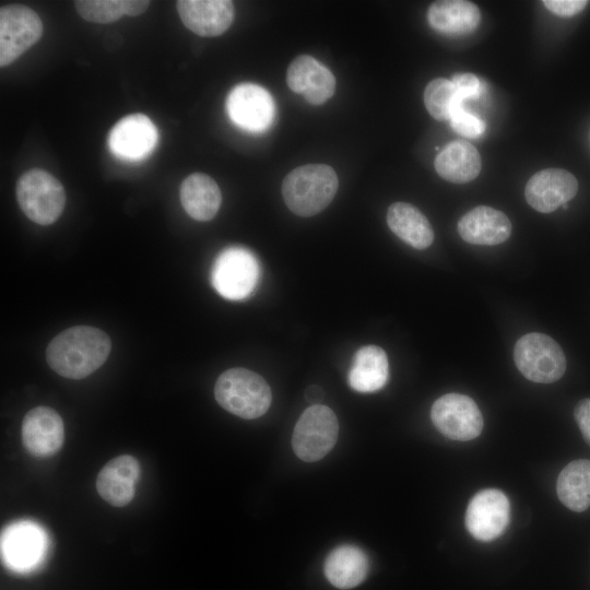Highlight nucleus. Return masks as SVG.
Here are the masks:
<instances>
[{
  "instance_id": "393cba45",
  "label": "nucleus",
  "mask_w": 590,
  "mask_h": 590,
  "mask_svg": "<svg viewBox=\"0 0 590 590\" xmlns=\"http://www.w3.org/2000/svg\"><path fill=\"white\" fill-rule=\"evenodd\" d=\"M389 228L415 249H425L434 240V231L426 216L414 205L394 202L387 211Z\"/></svg>"
},
{
  "instance_id": "c85d7f7f",
  "label": "nucleus",
  "mask_w": 590,
  "mask_h": 590,
  "mask_svg": "<svg viewBox=\"0 0 590 590\" xmlns=\"http://www.w3.org/2000/svg\"><path fill=\"white\" fill-rule=\"evenodd\" d=\"M450 125L453 131L467 138H477L485 131L484 121L463 108L455 113Z\"/></svg>"
},
{
  "instance_id": "bb28decb",
  "label": "nucleus",
  "mask_w": 590,
  "mask_h": 590,
  "mask_svg": "<svg viewBox=\"0 0 590 590\" xmlns=\"http://www.w3.org/2000/svg\"><path fill=\"white\" fill-rule=\"evenodd\" d=\"M424 104L429 115L437 120H450L455 113L463 108V101L453 83L445 78L434 79L426 85Z\"/></svg>"
},
{
  "instance_id": "4be33fe9",
  "label": "nucleus",
  "mask_w": 590,
  "mask_h": 590,
  "mask_svg": "<svg viewBox=\"0 0 590 590\" xmlns=\"http://www.w3.org/2000/svg\"><path fill=\"white\" fill-rule=\"evenodd\" d=\"M435 169L445 180L465 184L481 172V156L475 146L467 141L448 143L435 158Z\"/></svg>"
},
{
  "instance_id": "5701e85b",
  "label": "nucleus",
  "mask_w": 590,
  "mask_h": 590,
  "mask_svg": "<svg viewBox=\"0 0 590 590\" xmlns=\"http://www.w3.org/2000/svg\"><path fill=\"white\" fill-rule=\"evenodd\" d=\"M368 568V558L365 552L351 544L335 547L324 562L327 579L339 589H351L358 586L366 578Z\"/></svg>"
},
{
  "instance_id": "412c9836",
  "label": "nucleus",
  "mask_w": 590,
  "mask_h": 590,
  "mask_svg": "<svg viewBox=\"0 0 590 590\" xmlns=\"http://www.w3.org/2000/svg\"><path fill=\"white\" fill-rule=\"evenodd\" d=\"M427 21L437 32L462 35L473 32L481 22L476 4L464 0H441L430 4Z\"/></svg>"
},
{
  "instance_id": "1a4fd4ad",
  "label": "nucleus",
  "mask_w": 590,
  "mask_h": 590,
  "mask_svg": "<svg viewBox=\"0 0 590 590\" xmlns=\"http://www.w3.org/2000/svg\"><path fill=\"white\" fill-rule=\"evenodd\" d=\"M430 418L435 427L452 440L476 438L483 428L482 413L476 403L461 393H447L432 406Z\"/></svg>"
},
{
  "instance_id": "f03ea898",
  "label": "nucleus",
  "mask_w": 590,
  "mask_h": 590,
  "mask_svg": "<svg viewBox=\"0 0 590 590\" xmlns=\"http://www.w3.org/2000/svg\"><path fill=\"white\" fill-rule=\"evenodd\" d=\"M335 170L326 164H307L291 170L282 182L287 208L299 216H314L323 211L338 191Z\"/></svg>"
},
{
  "instance_id": "cd10ccee",
  "label": "nucleus",
  "mask_w": 590,
  "mask_h": 590,
  "mask_svg": "<svg viewBox=\"0 0 590 590\" xmlns=\"http://www.w3.org/2000/svg\"><path fill=\"white\" fill-rule=\"evenodd\" d=\"M74 7L81 17L94 23H111L126 15V0H79Z\"/></svg>"
},
{
  "instance_id": "2eb2a0df",
  "label": "nucleus",
  "mask_w": 590,
  "mask_h": 590,
  "mask_svg": "<svg viewBox=\"0 0 590 590\" xmlns=\"http://www.w3.org/2000/svg\"><path fill=\"white\" fill-rule=\"evenodd\" d=\"M47 547V538L34 522L11 524L1 538L2 556L5 563L17 570L30 569L42 559Z\"/></svg>"
},
{
  "instance_id": "f257e3e1",
  "label": "nucleus",
  "mask_w": 590,
  "mask_h": 590,
  "mask_svg": "<svg viewBox=\"0 0 590 590\" xmlns=\"http://www.w3.org/2000/svg\"><path fill=\"white\" fill-rule=\"evenodd\" d=\"M110 349V339L103 330L76 326L63 330L50 341L46 358L58 375L83 379L105 363Z\"/></svg>"
},
{
  "instance_id": "f8f14e48",
  "label": "nucleus",
  "mask_w": 590,
  "mask_h": 590,
  "mask_svg": "<svg viewBox=\"0 0 590 590\" xmlns=\"http://www.w3.org/2000/svg\"><path fill=\"white\" fill-rule=\"evenodd\" d=\"M158 133L152 120L143 114L121 118L109 131L108 146L118 157L138 161L155 148Z\"/></svg>"
},
{
  "instance_id": "ddd939ff",
  "label": "nucleus",
  "mask_w": 590,
  "mask_h": 590,
  "mask_svg": "<svg viewBox=\"0 0 590 590\" xmlns=\"http://www.w3.org/2000/svg\"><path fill=\"white\" fill-rule=\"evenodd\" d=\"M578 191L576 177L560 168L535 173L527 182L524 197L530 206L541 213H551L571 200Z\"/></svg>"
},
{
  "instance_id": "aec40b11",
  "label": "nucleus",
  "mask_w": 590,
  "mask_h": 590,
  "mask_svg": "<svg viewBox=\"0 0 590 590\" xmlns=\"http://www.w3.org/2000/svg\"><path fill=\"white\" fill-rule=\"evenodd\" d=\"M179 194L187 214L201 222L212 220L222 202L217 184L203 173H193L186 177L181 182Z\"/></svg>"
},
{
  "instance_id": "a211bd4d",
  "label": "nucleus",
  "mask_w": 590,
  "mask_h": 590,
  "mask_svg": "<svg viewBox=\"0 0 590 590\" xmlns=\"http://www.w3.org/2000/svg\"><path fill=\"white\" fill-rule=\"evenodd\" d=\"M140 476L139 461L130 455L108 461L96 479L99 496L115 507L127 506L133 498Z\"/></svg>"
},
{
  "instance_id": "20e7f679",
  "label": "nucleus",
  "mask_w": 590,
  "mask_h": 590,
  "mask_svg": "<svg viewBox=\"0 0 590 590\" xmlns=\"http://www.w3.org/2000/svg\"><path fill=\"white\" fill-rule=\"evenodd\" d=\"M15 194L24 214L39 225L56 222L66 205V192L61 182L39 168L30 169L19 178Z\"/></svg>"
},
{
  "instance_id": "7c9ffc66",
  "label": "nucleus",
  "mask_w": 590,
  "mask_h": 590,
  "mask_svg": "<svg viewBox=\"0 0 590 590\" xmlns=\"http://www.w3.org/2000/svg\"><path fill=\"white\" fill-rule=\"evenodd\" d=\"M543 4L554 14L568 17L581 12L588 4L585 0H544Z\"/></svg>"
},
{
  "instance_id": "39448f33",
  "label": "nucleus",
  "mask_w": 590,
  "mask_h": 590,
  "mask_svg": "<svg viewBox=\"0 0 590 590\" xmlns=\"http://www.w3.org/2000/svg\"><path fill=\"white\" fill-rule=\"evenodd\" d=\"M514 359L527 379L540 384H551L562 378L567 365L558 343L539 332L524 334L517 341Z\"/></svg>"
},
{
  "instance_id": "c756f323",
  "label": "nucleus",
  "mask_w": 590,
  "mask_h": 590,
  "mask_svg": "<svg viewBox=\"0 0 590 590\" xmlns=\"http://www.w3.org/2000/svg\"><path fill=\"white\" fill-rule=\"evenodd\" d=\"M451 82L463 102L479 99L484 91L481 80L472 73H457L452 75Z\"/></svg>"
},
{
  "instance_id": "9d476101",
  "label": "nucleus",
  "mask_w": 590,
  "mask_h": 590,
  "mask_svg": "<svg viewBox=\"0 0 590 590\" xmlns=\"http://www.w3.org/2000/svg\"><path fill=\"white\" fill-rule=\"evenodd\" d=\"M509 517L507 496L499 489L487 488L476 493L470 500L464 523L475 540L489 542L504 533Z\"/></svg>"
},
{
  "instance_id": "0eeeda50",
  "label": "nucleus",
  "mask_w": 590,
  "mask_h": 590,
  "mask_svg": "<svg viewBox=\"0 0 590 590\" xmlns=\"http://www.w3.org/2000/svg\"><path fill=\"white\" fill-rule=\"evenodd\" d=\"M211 279L213 287L221 296L233 300L243 299L258 283L259 264L249 250L231 247L216 257Z\"/></svg>"
},
{
  "instance_id": "7ed1b4c3",
  "label": "nucleus",
  "mask_w": 590,
  "mask_h": 590,
  "mask_svg": "<svg viewBox=\"0 0 590 590\" xmlns=\"http://www.w3.org/2000/svg\"><path fill=\"white\" fill-rule=\"evenodd\" d=\"M214 396L224 410L246 420L263 415L272 400L268 382L257 373L239 367L220 375Z\"/></svg>"
},
{
  "instance_id": "6ab92c4d",
  "label": "nucleus",
  "mask_w": 590,
  "mask_h": 590,
  "mask_svg": "<svg viewBox=\"0 0 590 590\" xmlns=\"http://www.w3.org/2000/svg\"><path fill=\"white\" fill-rule=\"evenodd\" d=\"M457 228L460 237L473 245H498L511 234V223L507 215L486 205L476 206L465 213L459 220Z\"/></svg>"
},
{
  "instance_id": "9b49d317",
  "label": "nucleus",
  "mask_w": 590,
  "mask_h": 590,
  "mask_svg": "<svg viewBox=\"0 0 590 590\" xmlns=\"http://www.w3.org/2000/svg\"><path fill=\"white\" fill-rule=\"evenodd\" d=\"M226 109L235 125L252 132L266 130L274 117L271 95L251 83L238 84L231 91Z\"/></svg>"
},
{
  "instance_id": "b1692460",
  "label": "nucleus",
  "mask_w": 590,
  "mask_h": 590,
  "mask_svg": "<svg viewBox=\"0 0 590 590\" xmlns=\"http://www.w3.org/2000/svg\"><path fill=\"white\" fill-rule=\"evenodd\" d=\"M389 377L386 352L377 345L361 347L354 355L349 371V384L358 392H375L381 389Z\"/></svg>"
},
{
  "instance_id": "72a5a7b5",
  "label": "nucleus",
  "mask_w": 590,
  "mask_h": 590,
  "mask_svg": "<svg viewBox=\"0 0 590 590\" xmlns=\"http://www.w3.org/2000/svg\"><path fill=\"white\" fill-rule=\"evenodd\" d=\"M324 392L321 387L317 385H311L305 390V399L311 403V405L320 404V401L323 399Z\"/></svg>"
},
{
  "instance_id": "f3484780",
  "label": "nucleus",
  "mask_w": 590,
  "mask_h": 590,
  "mask_svg": "<svg viewBox=\"0 0 590 590\" xmlns=\"http://www.w3.org/2000/svg\"><path fill=\"white\" fill-rule=\"evenodd\" d=\"M176 8L185 26L204 37L223 34L234 20V4L228 0H180Z\"/></svg>"
},
{
  "instance_id": "473e14b6",
  "label": "nucleus",
  "mask_w": 590,
  "mask_h": 590,
  "mask_svg": "<svg viewBox=\"0 0 590 590\" xmlns=\"http://www.w3.org/2000/svg\"><path fill=\"white\" fill-rule=\"evenodd\" d=\"M150 1L126 0V15L137 16L142 14L149 8Z\"/></svg>"
},
{
  "instance_id": "423d86ee",
  "label": "nucleus",
  "mask_w": 590,
  "mask_h": 590,
  "mask_svg": "<svg viewBox=\"0 0 590 590\" xmlns=\"http://www.w3.org/2000/svg\"><path fill=\"white\" fill-rule=\"evenodd\" d=\"M338 433L339 423L334 412L322 404L310 405L294 427L293 450L303 461H318L334 447Z\"/></svg>"
},
{
  "instance_id": "a878e982",
  "label": "nucleus",
  "mask_w": 590,
  "mask_h": 590,
  "mask_svg": "<svg viewBox=\"0 0 590 590\" xmlns=\"http://www.w3.org/2000/svg\"><path fill=\"white\" fill-rule=\"evenodd\" d=\"M559 500L570 510L581 512L590 506V460L579 459L568 463L556 483Z\"/></svg>"
},
{
  "instance_id": "6e6552de",
  "label": "nucleus",
  "mask_w": 590,
  "mask_h": 590,
  "mask_svg": "<svg viewBox=\"0 0 590 590\" xmlns=\"http://www.w3.org/2000/svg\"><path fill=\"white\" fill-rule=\"evenodd\" d=\"M38 14L23 4L0 8V67H7L34 46L42 37Z\"/></svg>"
},
{
  "instance_id": "2f4dec72",
  "label": "nucleus",
  "mask_w": 590,
  "mask_h": 590,
  "mask_svg": "<svg viewBox=\"0 0 590 590\" xmlns=\"http://www.w3.org/2000/svg\"><path fill=\"white\" fill-rule=\"evenodd\" d=\"M574 414L583 439L590 446V399L579 401Z\"/></svg>"
},
{
  "instance_id": "4468645a",
  "label": "nucleus",
  "mask_w": 590,
  "mask_h": 590,
  "mask_svg": "<svg viewBox=\"0 0 590 590\" xmlns=\"http://www.w3.org/2000/svg\"><path fill=\"white\" fill-rule=\"evenodd\" d=\"M22 441L26 450L38 458L57 453L63 445L64 426L61 416L51 408L30 410L22 422Z\"/></svg>"
},
{
  "instance_id": "dca6fc26",
  "label": "nucleus",
  "mask_w": 590,
  "mask_h": 590,
  "mask_svg": "<svg viewBox=\"0 0 590 590\" xmlns=\"http://www.w3.org/2000/svg\"><path fill=\"white\" fill-rule=\"evenodd\" d=\"M286 83L311 105L323 104L335 91V79L331 71L308 55L298 56L290 63Z\"/></svg>"
}]
</instances>
